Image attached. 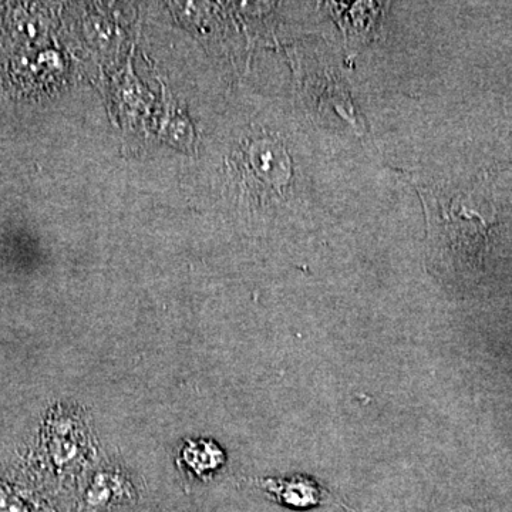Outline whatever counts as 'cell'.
<instances>
[{
    "instance_id": "obj_1",
    "label": "cell",
    "mask_w": 512,
    "mask_h": 512,
    "mask_svg": "<svg viewBox=\"0 0 512 512\" xmlns=\"http://www.w3.org/2000/svg\"><path fill=\"white\" fill-rule=\"evenodd\" d=\"M427 221V255L430 265L456 264L480 255L487 244L488 222L463 195H446L419 188Z\"/></svg>"
},
{
    "instance_id": "obj_2",
    "label": "cell",
    "mask_w": 512,
    "mask_h": 512,
    "mask_svg": "<svg viewBox=\"0 0 512 512\" xmlns=\"http://www.w3.org/2000/svg\"><path fill=\"white\" fill-rule=\"evenodd\" d=\"M259 484L274 500L299 510L328 503L343 505L326 488L308 477L269 478Z\"/></svg>"
},
{
    "instance_id": "obj_3",
    "label": "cell",
    "mask_w": 512,
    "mask_h": 512,
    "mask_svg": "<svg viewBox=\"0 0 512 512\" xmlns=\"http://www.w3.org/2000/svg\"><path fill=\"white\" fill-rule=\"evenodd\" d=\"M184 460L198 476H208L224 466L225 454L212 441H191L184 448Z\"/></svg>"
}]
</instances>
